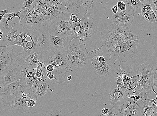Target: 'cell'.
Here are the masks:
<instances>
[{
	"label": "cell",
	"mask_w": 157,
	"mask_h": 116,
	"mask_svg": "<svg viewBox=\"0 0 157 116\" xmlns=\"http://www.w3.org/2000/svg\"><path fill=\"white\" fill-rule=\"evenodd\" d=\"M85 1L35 0L32 6L23 8L21 14L22 26L37 24L48 26L58 17L67 13L78 16V9Z\"/></svg>",
	"instance_id": "6da1fadb"
},
{
	"label": "cell",
	"mask_w": 157,
	"mask_h": 116,
	"mask_svg": "<svg viewBox=\"0 0 157 116\" xmlns=\"http://www.w3.org/2000/svg\"><path fill=\"white\" fill-rule=\"evenodd\" d=\"M22 26L20 46L23 48V57L25 59L32 54L36 53L40 56L47 51L54 49L49 42L48 26L37 24Z\"/></svg>",
	"instance_id": "7a4b0ae2"
},
{
	"label": "cell",
	"mask_w": 157,
	"mask_h": 116,
	"mask_svg": "<svg viewBox=\"0 0 157 116\" xmlns=\"http://www.w3.org/2000/svg\"><path fill=\"white\" fill-rule=\"evenodd\" d=\"M40 57V62L44 64H52L54 67L52 73L54 79L51 81L52 84L67 85L69 82L67 78L72 75V69L67 63L64 53L54 48L47 51Z\"/></svg>",
	"instance_id": "3957f363"
},
{
	"label": "cell",
	"mask_w": 157,
	"mask_h": 116,
	"mask_svg": "<svg viewBox=\"0 0 157 116\" xmlns=\"http://www.w3.org/2000/svg\"><path fill=\"white\" fill-rule=\"evenodd\" d=\"M97 31L91 14L86 12L81 21L78 23L73 24L70 33L63 39L65 50L71 47L72 46L71 43L73 39H78L79 41L80 46L87 56L90 57V51L86 48V41L90 38L93 37Z\"/></svg>",
	"instance_id": "277c9868"
},
{
	"label": "cell",
	"mask_w": 157,
	"mask_h": 116,
	"mask_svg": "<svg viewBox=\"0 0 157 116\" xmlns=\"http://www.w3.org/2000/svg\"><path fill=\"white\" fill-rule=\"evenodd\" d=\"M100 33L102 39V45L108 51L118 43L138 39V36L133 34L129 28H123L114 24Z\"/></svg>",
	"instance_id": "5b68a950"
},
{
	"label": "cell",
	"mask_w": 157,
	"mask_h": 116,
	"mask_svg": "<svg viewBox=\"0 0 157 116\" xmlns=\"http://www.w3.org/2000/svg\"><path fill=\"white\" fill-rule=\"evenodd\" d=\"M23 57L14 61L10 66L0 73V88L25 78L27 71Z\"/></svg>",
	"instance_id": "8992f818"
},
{
	"label": "cell",
	"mask_w": 157,
	"mask_h": 116,
	"mask_svg": "<svg viewBox=\"0 0 157 116\" xmlns=\"http://www.w3.org/2000/svg\"><path fill=\"white\" fill-rule=\"evenodd\" d=\"M139 43L138 40L128 41L118 43L108 51L109 56L114 60L125 63L132 58L137 51Z\"/></svg>",
	"instance_id": "52a82bcc"
},
{
	"label": "cell",
	"mask_w": 157,
	"mask_h": 116,
	"mask_svg": "<svg viewBox=\"0 0 157 116\" xmlns=\"http://www.w3.org/2000/svg\"><path fill=\"white\" fill-rule=\"evenodd\" d=\"M142 73L140 78L134 87L133 95H138L142 92L152 90L156 69L152 65L142 64L140 65Z\"/></svg>",
	"instance_id": "ba28073f"
},
{
	"label": "cell",
	"mask_w": 157,
	"mask_h": 116,
	"mask_svg": "<svg viewBox=\"0 0 157 116\" xmlns=\"http://www.w3.org/2000/svg\"><path fill=\"white\" fill-rule=\"evenodd\" d=\"M71 13L63 14L54 20L48 26L49 35L65 38L72 30L73 24L70 20Z\"/></svg>",
	"instance_id": "9c48e42d"
},
{
	"label": "cell",
	"mask_w": 157,
	"mask_h": 116,
	"mask_svg": "<svg viewBox=\"0 0 157 116\" xmlns=\"http://www.w3.org/2000/svg\"><path fill=\"white\" fill-rule=\"evenodd\" d=\"M143 101L135 100L128 95L114 106L119 116H140Z\"/></svg>",
	"instance_id": "30bf717a"
},
{
	"label": "cell",
	"mask_w": 157,
	"mask_h": 116,
	"mask_svg": "<svg viewBox=\"0 0 157 116\" xmlns=\"http://www.w3.org/2000/svg\"><path fill=\"white\" fill-rule=\"evenodd\" d=\"M17 46H0L1 73L9 68L14 61L23 57V49Z\"/></svg>",
	"instance_id": "8fae6325"
},
{
	"label": "cell",
	"mask_w": 157,
	"mask_h": 116,
	"mask_svg": "<svg viewBox=\"0 0 157 116\" xmlns=\"http://www.w3.org/2000/svg\"><path fill=\"white\" fill-rule=\"evenodd\" d=\"M28 89L25 78L0 88V104L5 103L7 101L21 95Z\"/></svg>",
	"instance_id": "7c38bea8"
},
{
	"label": "cell",
	"mask_w": 157,
	"mask_h": 116,
	"mask_svg": "<svg viewBox=\"0 0 157 116\" xmlns=\"http://www.w3.org/2000/svg\"><path fill=\"white\" fill-rule=\"evenodd\" d=\"M64 55L69 64L79 68H83L88 63L87 56L81 47L74 43L66 50Z\"/></svg>",
	"instance_id": "4fadbf2b"
},
{
	"label": "cell",
	"mask_w": 157,
	"mask_h": 116,
	"mask_svg": "<svg viewBox=\"0 0 157 116\" xmlns=\"http://www.w3.org/2000/svg\"><path fill=\"white\" fill-rule=\"evenodd\" d=\"M126 12L113 14L112 20L114 24L121 27L128 28L133 23L136 9L128 5H126Z\"/></svg>",
	"instance_id": "5bb4252c"
},
{
	"label": "cell",
	"mask_w": 157,
	"mask_h": 116,
	"mask_svg": "<svg viewBox=\"0 0 157 116\" xmlns=\"http://www.w3.org/2000/svg\"><path fill=\"white\" fill-rule=\"evenodd\" d=\"M130 95H132V93L127 88L118 86L112 87L109 90V102L111 106H114L116 103Z\"/></svg>",
	"instance_id": "9a60e30c"
},
{
	"label": "cell",
	"mask_w": 157,
	"mask_h": 116,
	"mask_svg": "<svg viewBox=\"0 0 157 116\" xmlns=\"http://www.w3.org/2000/svg\"><path fill=\"white\" fill-rule=\"evenodd\" d=\"M95 74L100 78L107 77L109 74L111 69V64L108 61L103 63L98 62L95 58L91 59Z\"/></svg>",
	"instance_id": "2e32d148"
},
{
	"label": "cell",
	"mask_w": 157,
	"mask_h": 116,
	"mask_svg": "<svg viewBox=\"0 0 157 116\" xmlns=\"http://www.w3.org/2000/svg\"><path fill=\"white\" fill-rule=\"evenodd\" d=\"M5 103L13 110L21 113H25L31 110L33 108L28 106L26 99H23L21 95L7 101Z\"/></svg>",
	"instance_id": "e0dca14e"
},
{
	"label": "cell",
	"mask_w": 157,
	"mask_h": 116,
	"mask_svg": "<svg viewBox=\"0 0 157 116\" xmlns=\"http://www.w3.org/2000/svg\"><path fill=\"white\" fill-rule=\"evenodd\" d=\"M23 10L22 8L19 12H14L10 14H6L3 17L2 20L0 21V30L3 32V35L9 34L10 32L9 28L10 25L8 23L9 21H11L13 22V20L14 18L17 17L19 18L20 23H21V14Z\"/></svg>",
	"instance_id": "ac0fdd59"
},
{
	"label": "cell",
	"mask_w": 157,
	"mask_h": 116,
	"mask_svg": "<svg viewBox=\"0 0 157 116\" xmlns=\"http://www.w3.org/2000/svg\"><path fill=\"white\" fill-rule=\"evenodd\" d=\"M41 57L36 53L28 56L25 59V65L27 71L35 73L37 64L40 61Z\"/></svg>",
	"instance_id": "d6986e66"
},
{
	"label": "cell",
	"mask_w": 157,
	"mask_h": 116,
	"mask_svg": "<svg viewBox=\"0 0 157 116\" xmlns=\"http://www.w3.org/2000/svg\"><path fill=\"white\" fill-rule=\"evenodd\" d=\"M140 116H157V107L153 103L143 101Z\"/></svg>",
	"instance_id": "ffe728a7"
},
{
	"label": "cell",
	"mask_w": 157,
	"mask_h": 116,
	"mask_svg": "<svg viewBox=\"0 0 157 116\" xmlns=\"http://www.w3.org/2000/svg\"><path fill=\"white\" fill-rule=\"evenodd\" d=\"M64 38L53 35H49V40L51 45L55 49L63 52L65 51L64 45L63 42Z\"/></svg>",
	"instance_id": "44dd1931"
},
{
	"label": "cell",
	"mask_w": 157,
	"mask_h": 116,
	"mask_svg": "<svg viewBox=\"0 0 157 116\" xmlns=\"http://www.w3.org/2000/svg\"><path fill=\"white\" fill-rule=\"evenodd\" d=\"M18 22L14 23L11 28V32L8 35L6 36L3 35L2 40L3 41L6 42L7 43V46H11L12 43L13 41L14 36H15V34L18 32L17 29H13V27Z\"/></svg>",
	"instance_id": "7402d4cb"
},
{
	"label": "cell",
	"mask_w": 157,
	"mask_h": 116,
	"mask_svg": "<svg viewBox=\"0 0 157 116\" xmlns=\"http://www.w3.org/2000/svg\"><path fill=\"white\" fill-rule=\"evenodd\" d=\"M28 88L32 92L36 93L38 87L41 83L36 79L25 78Z\"/></svg>",
	"instance_id": "603a6c76"
},
{
	"label": "cell",
	"mask_w": 157,
	"mask_h": 116,
	"mask_svg": "<svg viewBox=\"0 0 157 116\" xmlns=\"http://www.w3.org/2000/svg\"><path fill=\"white\" fill-rule=\"evenodd\" d=\"M142 3L141 12L144 17L147 14L153 12L151 5L149 0H140Z\"/></svg>",
	"instance_id": "cb8c5ba5"
},
{
	"label": "cell",
	"mask_w": 157,
	"mask_h": 116,
	"mask_svg": "<svg viewBox=\"0 0 157 116\" xmlns=\"http://www.w3.org/2000/svg\"><path fill=\"white\" fill-rule=\"evenodd\" d=\"M48 89V85L45 81H43L39 84L37 90L36 95L39 96H44L47 92Z\"/></svg>",
	"instance_id": "d4e9b609"
},
{
	"label": "cell",
	"mask_w": 157,
	"mask_h": 116,
	"mask_svg": "<svg viewBox=\"0 0 157 116\" xmlns=\"http://www.w3.org/2000/svg\"><path fill=\"white\" fill-rule=\"evenodd\" d=\"M37 95L36 93L33 92L28 94L26 100L29 107L33 108L35 106L36 101L38 99Z\"/></svg>",
	"instance_id": "484cf974"
},
{
	"label": "cell",
	"mask_w": 157,
	"mask_h": 116,
	"mask_svg": "<svg viewBox=\"0 0 157 116\" xmlns=\"http://www.w3.org/2000/svg\"><path fill=\"white\" fill-rule=\"evenodd\" d=\"M126 4L132 6L135 9H140L142 7V3L140 0H126Z\"/></svg>",
	"instance_id": "4316f807"
},
{
	"label": "cell",
	"mask_w": 157,
	"mask_h": 116,
	"mask_svg": "<svg viewBox=\"0 0 157 116\" xmlns=\"http://www.w3.org/2000/svg\"><path fill=\"white\" fill-rule=\"evenodd\" d=\"M41 116H62L61 111L58 110L45 111Z\"/></svg>",
	"instance_id": "83f0119b"
},
{
	"label": "cell",
	"mask_w": 157,
	"mask_h": 116,
	"mask_svg": "<svg viewBox=\"0 0 157 116\" xmlns=\"http://www.w3.org/2000/svg\"><path fill=\"white\" fill-rule=\"evenodd\" d=\"M153 92L152 91L146 90L142 92L138 95L141 97V100L143 101H146L148 98V96L150 94Z\"/></svg>",
	"instance_id": "f1b7e54d"
},
{
	"label": "cell",
	"mask_w": 157,
	"mask_h": 116,
	"mask_svg": "<svg viewBox=\"0 0 157 116\" xmlns=\"http://www.w3.org/2000/svg\"><path fill=\"white\" fill-rule=\"evenodd\" d=\"M117 6L118 9L121 10L122 12H126V6L125 3L121 1H117Z\"/></svg>",
	"instance_id": "f546056e"
},
{
	"label": "cell",
	"mask_w": 157,
	"mask_h": 116,
	"mask_svg": "<svg viewBox=\"0 0 157 116\" xmlns=\"http://www.w3.org/2000/svg\"><path fill=\"white\" fill-rule=\"evenodd\" d=\"M153 11L157 17V0H149Z\"/></svg>",
	"instance_id": "4dcf8cb0"
},
{
	"label": "cell",
	"mask_w": 157,
	"mask_h": 116,
	"mask_svg": "<svg viewBox=\"0 0 157 116\" xmlns=\"http://www.w3.org/2000/svg\"><path fill=\"white\" fill-rule=\"evenodd\" d=\"M101 116H119L114 106L109 110V114L106 115L102 114Z\"/></svg>",
	"instance_id": "1f68e13d"
},
{
	"label": "cell",
	"mask_w": 157,
	"mask_h": 116,
	"mask_svg": "<svg viewBox=\"0 0 157 116\" xmlns=\"http://www.w3.org/2000/svg\"><path fill=\"white\" fill-rule=\"evenodd\" d=\"M12 13L11 12V9L10 8H8L6 9L0 11V17H1V21L3 17L7 14H10Z\"/></svg>",
	"instance_id": "d6a6232c"
},
{
	"label": "cell",
	"mask_w": 157,
	"mask_h": 116,
	"mask_svg": "<svg viewBox=\"0 0 157 116\" xmlns=\"http://www.w3.org/2000/svg\"><path fill=\"white\" fill-rule=\"evenodd\" d=\"M70 20L74 23H78L81 21V19H78V16L75 14H71L70 17Z\"/></svg>",
	"instance_id": "836d02e7"
},
{
	"label": "cell",
	"mask_w": 157,
	"mask_h": 116,
	"mask_svg": "<svg viewBox=\"0 0 157 116\" xmlns=\"http://www.w3.org/2000/svg\"><path fill=\"white\" fill-rule=\"evenodd\" d=\"M35 0H26L25 1L23 4L24 8H29L33 4Z\"/></svg>",
	"instance_id": "e575fe53"
},
{
	"label": "cell",
	"mask_w": 157,
	"mask_h": 116,
	"mask_svg": "<svg viewBox=\"0 0 157 116\" xmlns=\"http://www.w3.org/2000/svg\"><path fill=\"white\" fill-rule=\"evenodd\" d=\"M152 90L153 92L155 93V94L156 95V97L155 98L152 99H149L148 98L147 100H146V101H150V102L154 103L157 107V93L155 92V90L154 86L152 87Z\"/></svg>",
	"instance_id": "d590c367"
},
{
	"label": "cell",
	"mask_w": 157,
	"mask_h": 116,
	"mask_svg": "<svg viewBox=\"0 0 157 116\" xmlns=\"http://www.w3.org/2000/svg\"><path fill=\"white\" fill-rule=\"evenodd\" d=\"M25 78H33L34 79H36L37 78L36 77L35 74L34 72L28 71H27L26 76H25Z\"/></svg>",
	"instance_id": "8d00e7d4"
},
{
	"label": "cell",
	"mask_w": 157,
	"mask_h": 116,
	"mask_svg": "<svg viewBox=\"0 0 157 116\" xmlns=\"http://www.w3.org/2000/svg\"><path fill=\"white\" fill-rule=\"evenodd\" d=\"M43 65V63L40 61L37 64V67H36V71L43 73L42 69Z\"/></svg>",
	"instance_id": "74e56055"
},
{
	"label": "cell",
	"mask_w": 157,
	"mask_h": 116,
	"mask_svg": "<svg viewBox=\"0 0 157 116\" xmlns=\"http://www.w3.org/2000/svg\"><path fill=\"white\" fill-rule=\"evenodd\" d=\"M36 77L37 78L45 77L43 73L41 72L36 71L35 73Z\"/></svg>",
	"instance_id": "f35d334b"
},
{
	"label": "cell",
	"mask_w": 157,
	"mask_h": 116,
	"mask_svg": "<svg viewBox=\"0 0 157 116\" xmlns=\"http://www.w3.org/2000/svg\"><path fill=\"white\" fill-rule=\"evenodd\" d=\"M154 84L157 88V69H156L154 76Z\"/></svg>",
	"instance_id": "ab89813d"
},
{
	"label": "cell",
	"mask_w": 157,
	"mask_h": 116,
	"mask_svg": "<svg viewBox=\"0 0 157 116\" xmlns=\"http://www.w3.org/2000/svg\"><path fill=\"white\" fill-rule=\"evenodd\" d=\"M118 8L117 6L115 5L113 6L112 9V12L114 14H116L118 13Z\"/></svg>",
	"instance_id": "60d3db41"
},
{
	"label": "cell",
	"mask_w": 157,
	"mask_h": 116,
	"mask_svg": "<svg viewBox=\"0 0 157 116\" xmlns=\"http://www.w3.org/2000/svg\"><path fill=\"white\" fill-rule=\"evenodd\" d=\"M109 112V110L107 108H104L102 110V114L106 115L108 114Z\"/></svg>",
	"instance_id": "b9f144b4"
},
{
	"label": "cell",
	"mask_w": 157,
	"mask_h": 116,
	"mask_svg": "<svg viewBox=\"0 0 157 116\" xmlns=\"http://www.w3.org/2000/svg\"><path fill=\"white\" fill-rule=\"evenodd\" d=\"M22 97L23 98L25 99H26L28 95L25 93V92H23L21 94Z\"/></svg>",
	"instance_id": "7bdbcfd3"
},
{
	"label": "cell",
	"mask_w": 157,
	"mask_h": 116,
	"mask_svg": "<svg viewBox=\"0 0 157 116\" xmlns=\"http://www.w3.org/2000/svg\"><path fill=\"white\" fill-rule=\"evenodd\" d=\"M0 33H1V34H0V35H1V39H0V41H1L2 38L3 36L4 35H3V32L1 30H0Z\"/></svg>",
	"instance_id": "ee69618b"
},
{
	"label": "cell",
	"mask_w": 157,
	"mask_h": 116,
	"mask_svg": "<svg viewBox=\"0 0 157 116\" xmlns=\"http://www.w3.org/2000/svg\"><path fill=\"white\" fill-rule=\"evenodd\" d=\"M72 78V75L69 76V77L67 78L68 81L69 82H70L71 81Z\"/></svg>",
	"instance_id": "f6af8a7d"
},
{
	"label": "cell",
	"mask_w": 157,
	"mask_h": 116,
	"mask_svg": "<svg viewBox=\"0 0 157 116\" xmlns=\"http://www.w3.org/2000/svg\"><path fill=\"white\" fill-rule=\"evenodd\" d=\"M38 80L40 82H42L43 81V79L42 77L37 78Z\"/></svg>",
	"instance_id": "bcb514c9"
}]
</instances>
